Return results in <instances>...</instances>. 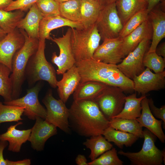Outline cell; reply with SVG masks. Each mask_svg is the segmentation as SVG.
I'll return each instance as SVG.
<instances>
[{"label": "cell", "instance_id": "6da1fadb", "mask_svg": "<svg viewBox=\"0 0 165 165\" xmlns=\"http://www.w3.org/2000/svg\"><path fill=\"white\" fill-rule=\"evenodd\" d=\"M69 111V125L82 136L102 135L109 127V120L93 100L74 101Z\"/></svg>", "mask_w": 165, "mask_h": 165}, {"label": "cell", "instance_id": "7a4b0ae2", "mask_svg": "<svg viewBox=\"0 0 165 165\" xmlns=\"http://www.w3.org/2000/svg\"><path fill=\"white\" fill-rule=\"evenodd\" d=\"M75 65L80 76V83L94 81L118 87L125 92L131 93L134 91L133 80L126 76L117 64L105 63L92 58L76 62Z\"/></svg>", "mask_w": 165, "mask_h": 165}, {"label": "cell", "instance_id": "3957f363", "mask_svg": "<svg viewBox=\"0 0 165 165\" xmlns=\"http://www.w3.org/2000/svg\"><path fill=\"white\" fill-rule=\"evenodd\" d=\"M24 35L25 41L23 46L15 53L12 60V71L10 75L13 99L19 98L22 85L25 79V71L31 57L38 49L39 39L29 37L25 31L19 29Z\"/></svg>", "mask_w": 165, "mask_h": 165}, {"label": "cell", "instance_id": "277c9868", "mask_svg": "<svg viewBox=\"0 0 165 165\" xmlns=\"http://www.w3.org/2000/svg\"><path fill=\"white\" fill-rule=\"evenodd\" d=\"M46 40L39 39L35 53L30 58L25 71V78L28 85L31 86L41 81L47 82L53 88L57 87L56 72L46 59L45 54Z\"/></svg>", "mask_w": 165, "mask_h": 165}, {"label": "cell", "instance_id": "5b68a950", "mask_svg": "<svg viewBox=\"0 0 165 165\" xmlns=\"http://www.w3.org/2000/svg\"><path fill=\"white\" fill-rule=\"evenodd\" d=\"M71 29V43L76 62L92 58L101 39L95 24L87 28Z\"/></svg>", "mask_w": 165, "mask_h": 165}, {"label": "cell", "instance_id": "8992f818", "mask_svg": "<svg viewBox=\"0 0 165 165\" xmlns=\"http://www.w3.org/2000/svg\"><path fill=\"white\" fill-rule=\"evenodd\" d=\"M143 132L144 140L139 151L126 152L120 150L117 153L129 159L131 165H162L165 162V150H161L156 146V137L154 134L146 128Z\"/></svg>", "mask_w": 165, "mask_h": 165}, {"label": "cell", "instance_id": "52a82bcc", "mask_svg": "<svg viewBox=\"0 0 165 165\" xmlns=\"http://www.w3.org/2000/svg\"><path fill=\"white\" fill-rule=\"evenodd\" d=\"M120 88L107 85L93 100L109 120L118 115L123 108L126 96Z\"/></svg>", "mask_w": 165, "mask_h": 165}, {"label": "cell", "instance_id": "ba28073f", "mask_svg": "<svg viewBox=\"0 0 165 165\" xmlns=\"http://www.w3.org/2000/svg\"><path fill=\"white\" fill-rule=\"evenodd\" d=\"M46 108L45 119L67 134L70 133L69 109L61 99H55L52 90H49L42 100Z\"/></svg>", "mask_w": 165, "mask_h": 165}, {"label": "cell", "instance_id": "9c48e42d", "mask_svg": "<svg viewBox=\"0 0 165 165\" xmlns=\"http://www.w3.org/2000/svg\"><path fill=\"white\" fill-rule=\"evenodd\" d=\"M95 24L103 40L119 36L123 25L119 16L115 3L101 8Z\"/></svg>", "mask_w": 165, "mask_h": 165}, {"label": "cell", "instance_id": "30bf717a", "mask_svg": "<svg viewBox=\"0 0 165 165\" xmlns=\"http://www.w3.org/2000/svg\"><path fill=\"white\" fill-rule=\"evenodd\" d=\"M41 85L40 82L37 83L34 86L28 90L24 96L9 101H4L3 103L24 107V115L30 120H35L37 116L45 119L46 110L40 103L38 98Z\"/></svg>", "mask_w": 165, "mask_h": 165}, {"label": "cell", "instance_id": "8fae6325", "mask_svg": "<svg viewBox=\"0 0 165 165\" xmlns=\"http://www.w3.org/2000/svg\"><path fill=\"white\" fill-rule=\"evenodd\" d=\"M72 29L68 28L62 37H51L50 40L58 46L60 53L58 56L56 52L52 53L51 62L57 65L56 74H62L72 68L76 63L71 47V37Z\"/></svg>", "mask_w": 165, "mask_h": 165}, {"label": "cell", "instance_id": "7c38bea8", "mask_svg": "<svg viewBox=\"0 0 165 165\" xmlns=\"http://www.w3.org/2000/svg\"><path fill=\"white\" fill-rule=\"evenodd\" d=\"M150 40L147 38L143 39L120 63L117 64L119 69L128 78L132 79L134 76L139 75L145 69L143 60Z\"/></svg>", "mask_w": 165, "mask_h": 165}, {"label": "cell", "instance_id": "4fadbf2b", "mask_svg": "<svg viewBox=\"0 0 165 165\" xmlns=\"http://www.w3.org/2000/svg\"><path fill=\"white\" fill-rule=\"evenodd\" d=\"M122 42V38L119 37L104 39L94 52L92 58L105 63L119 64L124 58Z\"/></svg>", "mask_w": 165, "mask_h": 165}, {"label": "cell", "instance_id": "5bb4252c", "mask_svg": "<svg viewBox=\"0 0 165 165\" xmlns=\"http://www.w3.org/2000/svg\"><path fill=\"white\" fill-rule=\"evenodd\" d=\"M134 90L142 95H145L152 91H157L165 88V71L153 73L146 68L139 75L132 79Z\"/></svg>", "mask_w": 165, "mask_h": 165}, {"label": "cell", "instance_id": "9a60e30c", "mask_svg": "<svg viewBox=\"0 0 165 165\" xmlns=\"http://www.w3.org/2000/svg\"><path fill=\"white\" fill-rule=\"evenodd\" d=\"M35 120L28 141L32 149L41 152L43 150L47 141L57 134V127L40 117L37 116Z\"/></svg>", "mask_w": 165, "mask_h": 165}, {"label": "cell", "instance_id": "2e32d148", "mask_svg": "<svg viewBox=\"0 0 165 165\" xmlns=\"http://www.w3.org/2000/svg\"><path fill=\"white\" fill-rule=\"evenodd\" d=\"M24 41V35L17 28L7 33L0 41V63L7 66L12 71L13 56L23 46Z\"/></svg>", "mask_w": 165, "mask_h": 165}, {"label": "cell", "instance_id": "e0dca14e", "mask_svg": "<svg viewBox=\"0 0 165 165\" xmlns=\"http://www.w3.org/2000/svg\"><path fill=\"white\" fill-rule=\"evenodd\" d=\"M152 28L148 17L139 27L125 37L122 38V50L124 58L134 50L144 39H152Z\"/></svg>", "mask_w": 165, "mask_h": 165}, {"label": "cell", "instance_id": "ac0fdd59", "mask_svg": "<svg viewBox=\"0 0 165 165\" xmlns=\"http://www.w3.org/2000/svg\"><path fill=\"white\" fill-rule=\"evenodd\" d=\"M141 112L140 116L136 119L141 127H145L152 134L162 143H164L165 135L162 130V120L155 118L152 114L149 106L148 99L146 96L141 101Z\"/></svg>", "mask_w": 165, "mask_h": 165}, {"label": "cell", "instance_id": "d6986e66", "mask_svg": "<svg viewBox=\"0 0 165 165\" xmlns=\"http://www.w3.org/2000/svg\"><path fill=\"white\" fill-rule=\"evenodd\" d=\"M64 26L72 28H84L79 22L69 20L60 15L43 17L39 24V39L50 40V34L53 30Z\"/></svg>", "mask_w": 165, "mask_h": 165}, {"label": "cell", "instance_id": "ffe728a7", "mask_svg": "<svg viewBox=\"0 0 165 165\" xmlns=\"http://www.w3.org/2000/svg\"><path fill=\"white\" fill-rule=\"evenodd\" d=\"M62 75V79L57 82V87L60 99L65 103L77 89L81 78L75 65Z\"/></svg>", "mask_w": 165, "mask_h": 165}, {"label": "cell", "instance_id": "44dd1931", "mask_svg": "<svg viewBox=\"0 0 165 165\" xmlns=\"http://www.w3.org/2000/svg\"><path fill=\"white\" fill-rule=\"evenodd\" d=\"M148 18L152 28V42L148 52H155L161 41L165 37V13L155 7L149 13Z\"/></svg>", "mask_w": 165, "mask_h": 165}, {"label": "cell", "instance_id": "7402d4cb", "mask_svg": "<svg viewBox=\"0 0 165 165\" xmlns=\"http://www.w3.org/2000/svg\"><path fill=\"white\" fill-rule=\"evenodd\" d=\"M22 124V122L19 121L14 125L9 126L5 132L0 134V140L8 142V150L10 151L20 152L22 145L28 139L31 128L24 130L16 129L17 126Z\"/></svg>", "mask_w": 165, "mask_h": 165}, {"label": "cell", "instance_id": "603a6c76", "mask_svg": "<svg viewBox=\"0 0 165 165\" xmlns=\"http://www.w3.org/2000/svg\"><path fill=\"white\" fill-rule=\"evenodd\" d=\"M42 17L35 3L30 8L25 16L19 21L17 28L24 30L29 37L39 39V24Z\"/></svg>", "mask_w": 165, "mask_h": 165}, {"label": "cell", "instance_id": "cb8c5ba5", "mask_svg": "<svg viewBox=\"0 0 165 165\" xmlns=\"http://www.w3.org/2000/svg\"><path fill=\"white\" fill-rule=\"evenodd\" d=\"M119 16L123 26L133 16L146 9L147 0H117L115 2Z\"/></svg>", "mask_w": 165, "mask_h": 165}, {"label": "cell", "instance_id": "d4e9b609", "mask_svg": "<svg viewBox=\"0 0 165 165\" xmlns=\"http://www.w3.org/2000/svg\"><path fill=\"white\" fill-rule=\"evenodd\" d=\"M101 8L98 1L81 0L80 23L84 28L95 24Z\"/></svg>", "mask_w": 165, "mask_h": 165}, {"label": "cell", "instance_id": "484cf974", "mask_svg": "<svg viewBox=\"0 0 165 165\" xmlns=\"http://www.w3.org/2000/svg\"><path fill=\"white\" fill-rule=\"evenodd\" d=\"M107 85L104 83L94 81L80 83L73 93L74 101L93 100Z\"/></svg>", "mask_w": 165, "mask_h": 165}, {"label": "cell", "instance_id": "4316f807", "mask_svg": "<svg viewBox=\"0 0 165 165\" xmlns=\"http://www.w3.org/2000/svg\"><path fill=\"white\" fill-rule=\"evenodd\" d=\"M102 135L108 141L113 142L120 148H122L124 145L126 147L131 146L139 138L132 134L110 126L104 131Z\"/></svg>", "mask_w": 165, "mask_h": 165}, {"label": "cell", "instance_id": "83f0119b", "mask_svg": "<svg viewBox=\"0 0 165 165\" xmlns=\"http://www.w3.org/2000/svg\"><path fill=\"white\" fill-rule=\"evenodd\" d=\"M146 96L145 95H142L138 98L136 93L126 96L123 109L118 115L113 118L136 119L139 117L141 115L142 109L141 102Z\"/></svg>", "mask_w": 165, "mask_h": 165}, {"label": "cell", "instance_id": "f1b7e54d", "mask_svg": "<svg viewBox=\"0 0 165 165\" xmlns=\"http://www.w3.org/2000/svg\"><path fill=\"white\" fill-rule=\"evenodd\" d=\"M83 144L90 150L89 157L91 161L113 148V145L102 134L91 136Z\"/></svg>", "mask_w": 165, "mask_h": 165}, {"label": "cell", "instance_id": "f546056e", "mask_svg": "<svg viewBox=\"0 0 165 165\" xmlns=\"http://www.w3.org/2000/svg\"><path fill=\"white\" fill-rule=\"evenodd\" d=\"M109 121V126L115 129L132 134L138 138H144L142 127L136 119L114 118Z\"/></svg>", "mask_w": 165, "mask_h": 165}, {"label": "cell", "instance_id": "4dcf8cb0", "mask_svg": "<svg viewBox=\"0 0 165 165\" xmlns=\"http://www.w3.org/2000/svg\"><path fill=\"white\" fill-rule=\"evenodd\" d=\"M24 15V12L20 10L12 12L0 9V27L7 34L11 32L17 28Z\"/></svg>", "mask_w": 165, "mask_h": 165}, {"label": "cell", "instance_id": "1f68e13d", "mask_svg": "<svg viewBox=\"0 0 165 165\" xmlns=\"http://www.w3.org/2000/svg\"><path fill=\"white\" fill-rule=\"evenodd\" d=\"M24 111V107L6 105L0 101V125L4 123L22 120L21 116Z\"/></svg>", "mask_w": 165, "mask_h": 165}, {"label": "cell", "instance_id": "d6a6232c", "mask_svg": "<svg viewBox=\"0 0 165 165\" xmlns=\"http://www.w3.org/2000/svg\"><path fill=\"white\" fill-rule=\"evenodd\" d=\"M81 0H71L59 3L60 14L69 20L80 22Z\"/></svg>", "mask_w": 165, "mask_h": 165}, {"label": "cell", "instance_id": "836d02e7", "mask_svg": "<svg viewBox=\"0 0 165 165\" xmlns=\"http://www.w3.org/2000/svg\"><path fill=\"white\" fill-rule=\"evenodd\" d=\"M11 70L7 66L0 63V95L8 102L13 100L12 89L10 75Z\"/></svg>", "mask_w": 165, "mask_h": 165}, {"label": "cell", "instance_id": "e575fe53", "mask_svg": "<svg viewBox=\"0 0 165 165\" xmlns=\"http://www.w3.org/2000/svg\"><path fill=\"white\" fill-rule=\"evenodd\" d=\"M148 13L146 9L140 11L131 16L123 26L119 37L123 38L134 30L148 19Z\"/></svg>", "mask_w": 165, "mask_h": 165}, {"label": "cell", "instance_id": "d590c367", "mask_svg": "<svg viewBox=\"0 0 165 165\" xmlns=\"http://www.w3.org/2000/svg\"><path fill=\"white\" fill-rule=\"evenodd\" d=\"M144 66L155 73L164 71L165 58L158 55L155 52L145 53L143 60Z\"/></svg>", "mask_w": 165, "mask_h": 165}, {"label": "cell", "instance_id": "8d00e7d4", "mask_svg": "<svg viewBox=\"0 0 165 165\" xmlns=\"http://www.w3.org/2000/svg\"><path fill=\"white\" fill-rule=\"evenodd\" d=\"M117 152L113 147L94 160L88 163V165H123V162L117 155Z\"/></svg>", "mask_w": 165, "mask_h": 165}, {"label": "cell", "instance_id": "74e56055", "mask_svg": "<svg viewBox=\"0 0 165 165\" xmlns=\"http://www.w3.org/2000/svg\"><path fill=\"white\" fill-rule=\"evenodd\" d=\"M59 3L54 0H38L36 3L43 17L60 15Z\"/></svg>", "mask_w": 165, "mask_h": 165}, {"label": "cell", "instance_id": "f35d334b", "mask_svg": "<svg viewBox=\"0 0 165 165\" xmlns=\"http://www.w3.org/2000/svg\"><path fill=\"white\" fill-rule=\"evenodd\" d=\"M38 0H16L13 1L10 4L4 9L10 11L15 10H20L26 11L29 9Z\"/></svg>", "mask_w": 165, "mask_h": 165}, {"label": "cell", "instance_id": "ab89813d", "mask_svg": "<svg viewBox=\"0 0 165 165\" xmlns=\"http://www.w3.org/2000/svg\"><path fill=\"white\" fill-rule=\"evenodd\" d=\"M148 105L150 110L154 116L160 119L163 121V128H165V105L162 106L159 108L154 104L152 98L148 99Z\"/></svg>", "mask_w": 165, "mask_h": 165}, {"label": "cell", "instance_id": "60d3db41", "mask_svg": "<svg viewBox=\"0 0 165 165\" xmlns=\"http://www.w3.org/2000/svg\"><path fill=\"white\" fill-rule=\"evenodd\" d=\"M8 145L7 141L0 140V165H8V160L5 159L3 155L4 150Z\"/></svg>", "mask_w": 165, "mask_h": 165}, {"label": "cell", "instance_id": "b9f144b4", "mask_svg": "<svg viewBox=\"0 0 165 165\" xmlns=\"http://www.w3.org/2000/svg\"><path fill=\"white\" fill-rule=\"evenodd\" d=\"M8 165H30L31 162L30 159H26L17 161H12L8 160Z\"/></svg>", "mask_w": 165, "mask_h": 165}, {"label": "cell", "instance_id": "7bdbcfd3", "mask_svg": "<svg viewBox=\"0 0 165 165\" xmlns=\"http://www.w3.org/2000/svg\"><path fill=\"white\" fill-rule=\"evenodd\" d=\"M155 52L159 56L165 58V43L163 42L157 46Z\"/></svg>", "mask_w": 165, "mask_h": 165}, {"label": "cell", "instance_id": "ee69618b", "mask_svg": "<svg viewBox=\"0 0 165 165\" xmlns=\"http://www.w3.org/2000/svg\"><path fill=\"white\" fill-rule=\"evenodd\" d=\"M75 162L78 165H88L87 159L83 155H78L75 158Z\"/></svg>", "mask_w": 165, "mask_h": 165}, {"label": "cell", "instance_id": "f6af8a7d", "mask_svg": "<svg viewBox=\"0 0 165 165\" xmlns=\"http://www.w3.org/2000/svg\"><path fill=\"white\" fill-rule=\"evenodd\" d=\"M161 0H147L148 6L147 9L149 13L158 4Z\"/></svg>", "mask_w": 165, "mask_h": 165}, {"label": "cell", "instance_id": "bcb514c9", "mask_svg": "<svg viewBox=\"0 0 165 165\" xmlns=\"http://www.w3.org/2000/svg\"><path fill=\"white\" fill-rule=\"evenodd\" d=\"M13 0H0V9H4L7 7Z\"/></svg>", "mask_w": 165, "mask_h": 165}, {"label": "cell", "instance_id": "7dc6e473", "mask_svg": "<svg viewBox=\"0 0 165 165\" xmlns=\"http://www.w3.org/2000/svg\"><path fill=\"white\" fill-rule=\"evenodd\" d=\"M117 0H98L102 8L108 5L115 3Z\"/></svg>", "mask_w": 165, "mask_h": 165}, {"label": "cell", "instance_id": "c3c4849f", "mask_svg": "<svg viewBox=\"0 0 165 165\" xmlns=\"http://www.w3.org/2000/svg\"><path fill=\"white\" fill-rule=\"evenodd\" d=\"M7 34V33L0 27V41L4 38Z\"/></svg>", "mask_w": 165, "mask_h": 165}, {"label": "cell", "instance_id": "681fc988", "mask_svg": "<svg viewBox=\"0 0 165 165\" xmlns=\"http://www.w3.org/2000/svg\"><path fill=\"white\" fill-rule=\"evenodd\" d=\"M59 3H61L71 0H54Z\"/></svg>", "mask_w": 165, "mask_h": 165}, {"label": "cell", "instance_id": "f907efd6", "mask_svg": "<svg viewBox=\"0 0 165 165\" xmlns=\"http://www.w3.org/2000/svg\"><path fill=\"white\" fill-rule=\"evenodd\" d=\"M89 0V1H97L98 0Z\"/></svg>", "mask_w": 165, "mask_h": 165}]
</instances>
